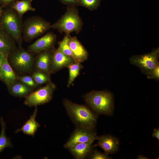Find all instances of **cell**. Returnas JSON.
<instances>
[{
	"instance_id": "cell-19",
	"label": "cell",
	"mask_w": 159,
	"mask_h": 159,
	"mask_svg": "<svg viewBox=\"0 0 159 159\" xmlns=\"http://www.w3.org/2000/svg\"><path fill=\"white\" fill-rule=\"evenodd\" d=\"M11 95L19 97H25L32 92L33 89L17 80L8 87Z\"/></svg>"
},
{
	"instance_id": "cell-33",
	"label": "cell",
	"mask_w": 159,
	"mask_h": 159,
	"mask_svg": "<svg viewBox=\"0 0 159 159\" xmlns=\"http://www.w3.org/2000/svg\"><path fill=\"white\" fill-rule=\"evenodd\" d=\"M138 159H148V158L143 155H140L138 156L137 158Z\"/></svg>"
},
{
	"instance_id": "cell-11",
	"label": "cell",
	"mask_w": 159,
	"mask_h": 159,
	"mask_svg": "<svg viewBox=\"0 0 159 159\" xmlns=\"http://www.w3.org/2000/svg\"><path fill=\"white\" fill-rule=\"evenodd\" d=\"M76 62L73 59L63 53L59 47L53 52L50 74H53Z\"/></svg>"
},
{
	"instance_id": "cell-1",
	"label": "cell",
	"mask_w": 159,
	"mask_h": 159,
	"mask_svg": "<svg viewBox=\"0 0 159 159\" xmlns=\"http://www.w3.org/2000/svg\"><path fill=\"white\" fill-rule=\"evenodd\" d=\"M63 103L68 115L78 127L93 130L97 117L89 109L67 99H64Z\"/></svg>"
},
{
	"instance_id": "cell-29",
	"label": "cell",
	"mask_w": 159,
	"mask_h": 159,
	"mask_svg": "<svg viewBox=\"0 0 159 159\" xmlns=\"http://www.w3.org/2000/svg\"><path fill=\"white\" fill-rule=\"evenodd\" d=\"M64 4L67 5L69 6H75L78 4L77 0H59Z\"/></svg>"
},
{
	"instance_id": "cell-15",
	"label": "cell",
	"mask_w": 159,
	"mask_h": 159,
	"mask_svg": "<svg viewBox=\"0 0 159 159\" xmlns=\"http://www.w3.org/2000/svg\"><path fill=\"white\" fill-rule=\"evenodd\" d=\"M98 145L109 154L116 152L118 148L119 141L116 137L110 135L98 136Z\"/></svg>"
},
{
	"instance_id": "cell-31",
	"label": "cell",
	"mask_w": 159,
	"mask_h": 159,
	"mask_svg": "<svg viewBox=\"0 0 159 159\" xmlns=\"http://www.w3.org/2000/svg\"><path fill=\"white\" fill-rule=\"evenodd\" d=\"M152 136L153 137L156 138L158 140H159V128L157 129L154 128L152 133Z\"/></svg>"
},
{
	"instance_id": "cell-22",
	"label": "cell",
	"mask_w": 159,
	"mask_h": 159,
	"mask_svg": "<svg viewBox=\"0 0 159 159\" xmlns=\"http://www.w3.org/2000/svg\"><path fill=\"white\" fill-rule=\"evenodd\" d=\"M0 123L1 126V131L0 135V153L5 148L12 147L9 138L5 135V122L3 117H0Z\"/></svg>"
},
{
	"instance_id": "cell-20",
	"label": "cell",
	"mask_w": 159,
	"mask_h": 159,
	"mask_svg": "<svg viewBox=\"0 0 159 159\" xmlns=\"http://www.w3.org/2000/svg\"><path fill=\"white\" fill-rule=\"evenodd\" d=\"M32 0H17L10 5V7L14 9L21 18L23 15L29 11H34L35 9L32 5Z\"/></svg>"
},
{
	"instance_id": "cell-6",
	"label": "cell",
	"mask_w": 159,
	"mask_h": 159,
	"mask_svg": "<svg viewBox=\"0 0 159 159\" xmlns=\"http://www.w3.org/2000/svg\"><path fill=\"white\" fill-rule=\"evenodd\" d=\"M159 49H154L151 52L144 54L135 55L130 59V63L138 67L142 72L149 78L153 69L159 65Z\"/></svg>"
},
{
	"instance_id": "cell-4",
	"label": "cell",
	"mask_w": 159,
	"mask_h": 159,
	"mask_svg": "<svg viewBox=\"0 0 159 159\" xmlns=\"http://www.w3.org/2000/svg\"><path fill=\"white\" fill-rule=\"evenodd\" d=\"M82 22L75 6H69L65 13L50 28L57 29L61 33L69 35L73 32L78 34L81 30Z\"/></svg>"
},
{
	"instance_id": "cell-17",
	"label": "cell",
	"mask_w": 159,
	"mask_h": 159,
	"mask_svg": "<svg viewBox=\"0 0 159 159\" xmlns=\"http://www.w3.org/2000/svg\"><path fill=\"white\" fill-rule=\"evenodd\" d=\"M92 143L90 142L79 143L68 149L75 158L83 159L90 153Z\"/></svg>"
},
{
	"instance_id": "cell-10",
	"label": "cell",
	"mask_w": 159,
	"mask_h": 159,
	"mask_svg": "<svg viewBox=\"0 0 159 159\" xmlns=\"http://www.w3.org/2000/svg\"><path fill=\"white\" fill-rule=\"evenodd\" d=\"M56 39V35L51 32L47 33L28 47V51L33 54L52 49Z\"/></svg>"
},
{
	"instance_id": "cell-9",
	"label": "cell",
	"mask_w": 159,
	"mask_h": 159,
	"mask_svg": "<svg viewBox=\"0 0 159 159\" xmlns=\"http://www.w3.org/2000/svg\"><path fill=\"white\" fill-rule=\"evenodd\" d=\"M98 136L92 130L78 127L74 130L64 147L69 149L75 145L88 142L93 143Z\"/></svg>"
},
{
	"instance_id": "cell-34",
	"label": "cell",
	"mask_w": 159,
	"mask_h": 159,
	"mask_svg": "<svg viewBox=\"0 0 159 159\" xmlns=\"http://www.w3.org/2000/svg\"><path fill=\"white\" fill-rule=\"evenodd\" d=\"M3 10L2 9V6L0 5V20L1 16L2 15V14L3 12Z\"/></svg>"
},
{
	"instance_id": "cell-35",
	"label": "cell",
	"mask_w": 159,
	"mask_h": 159,
	"mask_svg": "<svg viewBox=\"0 0 159 159\" xmlns=\"http://www.w3.org/2000/svg\"><path fill=\"white\" fill-rule=\"evenodd\" d=\"M78 0H77V1H78Z\"/></svg>"
},
{
	"instance_id": "cell-30",
	"label": "cell",
	"mask_w": 159,
	"mask_h": 159,
	"mask_svg": "<svg viewBox=\"0 0 159 159\" xmlns=\"http://www.w3.org/2000/svg\"><path fill=\"white\" fill-rule=\"evenodd\" d=\"M18 0H0V4L3 6H9L14 2Z\"/></svg>"
},
{
	"instance_id": "cell-23",
	"label": "cell",
	"mask_w": 159,
	"mask_h": 159,
	"mask_svg": "<svg viewBox=\"0 0 159 159\" xmlns=\"http://www.w3.org/2000/svg\"><path fill=\"white\" fill-rule=\"evenodd\" d=\"M70 36V35H66L63 39L58 42V47L63 53L71 57L75 61L74 57L69 45Z\"/></svg>"
},
{
	"instance_id": "cell-24",
	"label": "cell",
	"mask_w": 159,
	"mask_h": 159,
	"mask_svg": "<svg viewBox=\"0 0 159 159\" xmlns=\"http://www.w3.org/2000/svg\"><path fill=\"white\" fill-rule=\"evenodd\" d=\"M32 77L38 85H42L50 81L49 75L39 70L34 72Z\"/></svg>"
},
{
	"instance_id": "cell-16",
	"label": "cell",
	"mask_w": 159,
	"mask_h": 159,
	"mask_svg": "<svg viewBox=\"0 0 159 159\" xmlns=\"http://www.w3.org/2000/svg\"><path fill=\"white\" fill-rule=\"evenodd\" d=\"M37 112V109L36 107L33 114L30 116V118L21 128L17 129L15 132L18 133L21 131L25 134L34 136L38 129L40 126L36 120Z\"/></svg>"
},
{
	"instance_id": "cell-13",
	"label": "cell",
	"mask_w": 159,
	"mask_h": 159,
	"mask_svg": "<svg viewBox=\"0 0 159 159\" xmlns=\"http://www.w3.org/2000/svg\"><path fill=\"white\" fill-rule=\"evenodd\" d=\"M8 57L5 56L0 68V80L7 87L17 81V76L8 62Z\"/></svg>"
},
{
	"instance_id": "cell-18",
	"label": "cell",
	"mask_w": 159,
	"mask_h": 159,
	"mask_svg": "<svg viewBox=\"0 0 159 159\" xmlns=\"http://www.w3.org/2000/svg\"><path fill=\"white\" fill-rule=\"evenodd\" d=\"M13 40L6 32L0 29V52L9 56L16 48Z\"/></svg>"
},
{
	"instance_id": "cell-21",
	"label": "cell",
	"mask_w": 159,
	"mask_h": 159,
	"mask_svg": "<svg viewBox=\"0 0 159 159\" xmlns=\"http://www.w3.org/2000/svg\"><path fill=\"white\" fill-rule=\"evenodd\" d=\"M83 66L81 63L75 62L69 65L67 68L69 71V77L67 87H69L79 75L81 69Z\"/></svg>"
},
{
	"instance_id": "cell-14",
	"label": "cell",
	"mask_w": 159,
	"mask_h": 159,
	"mask_svg": "<svg viewBox=\"0 0 159 159\" xmlns=\"http://www.w3.org/2000/svg\"><path fill=\"white\" fill-rule=\"evenodd\" d=\"M69 45L76 62L81 63L87 59L88 53L76 37L70 36Z\"/></svg>"
},
{
	"instance_id": "cell-2",
	"label": "cell",
	"mask_w": 159,
	"mask_h": 159,
	"mask_svg": "<svg viewBox=\"0 0 159 159\" xmlns=\"http://www.w3.org/2000/svg\"><path fill=\"white\" fill-rule=\"evenodd\" d=\"M21 18L17 12L10 7L3 11L0 20L2 28L20 47L22 42L23 24Z\"/></svg>"
},
{
	"instance_id": "cell-32",
	"label": "cell",
	"mask_w": 159,
	"mask_h": 159,
	"mask_svg": "<svg viewBox=\"0 0 159 159\" xmlns=\"http://www.w3.org/2000/svg\"><path fill=\"white\" fill-rule=\"evenodd\" d=\"M6 55L2 52H0V68L1 66L2 63L4 60V59Z\"/></svg>"
},
{
	"instance_id": "cell-7",
	"label": "cell",
	"mask_w": 159,
	"mask_h": 159,
	"mask_svg": "<svg viewBox=\"0 0 159 159\" xmlns=\"http://www.w3.org/2000/svg\"><path fill=\"white\" fill-rule=\"evenodd\" d=\"M9 57L14 67L22 72L30 71L33 67L35 60L32 53L20 47L19 49L15 48Z\"/></svg>"
},
{
	"instance_id": "cell-5",
	"label": "cell",
	"mask_w": 159,
	"mask_h": 159,
	"mask_svg": "<svg viewBox=\"0 0 159 159\" xmlns=\"http://www.w3.org/2000/svg\"><path fill=\"white\" fill-rule=\"evenodd\" d=\"M51 25L49 22L39 16L30 18L23 25V37L26 41L32 40L48 30L51 28Z\"/></svg>"
},
{
	"instance_id": "cell-12",
	"label": "cell",
	"mask_w": 159,
	"mask_h": 159,
	"mask_svg": "<svg viewBox=\"0 0 159 159\" xmlns=\"http://www.w3.org/2000/svg\"><path fill=\"white\" fill-rule=\"evenodd\" d=\"M53 52L51 49L42 51L38 54L35 60V66L37 70L50 75Z\"/></svg>"
},
{
	"instance_id": "cell-28",
	"label": "cell",
	"mask_w": 159,
	"mask_h": 159,
	"mask_svg": "<svg viewBox=\"0 0 159 159\" xmlns=\"http://www.w3.org/2000/svg\"><path fill=\"white\" fill-rule=\"evenodd\" d=\"M159 65L157 66L152 71L149 78H154L158 80Z\"/></svg>"
},
{
	"instance_id": "cell-26",
	"label": "cell",
	"mask_w": 159,
	"mask_h": 159,
	"mask_svg": "<svg viewBox=\"0 0 159 159\" xmlns=\"http://www.w3.org/2000/svg\"><path fill=\"white\" fill-rule=\"evenodd\" d=\"M17 80L20 81L32 89L36 87L38 84L35 82L32 77L25 75L17 77Z\"/></svg>"
},
{
	"instance_id": "cell-27",
	"label": "cell",
	"mask_w": 159,
	"mask_h": 159,
	"mask_svg": "<svg viewBox=\"0 0 159 159\" xmlns=\"http://www.w3.org/2000/svg\"><path fill=\"white\" fill-rule=\"evenodd\" d=\"M91 159H108L111 158L106 153H101L97 150H94L90 158Z\"/></svg>"
},
{
	"instance_id": "cell-3",
	"label": "cell",
	"mask_w": 159,
	"mask_h": 159,
	"mask_svg": "<svg viewBox=\"0 0 159 159\" xmlns=\"http://www.w3.org/2000/svg\"><path fill=\"white\" fill-rule=\"evenodd\" d=\"M84 98L90 107L97 113L105 115H110L112 113L113 100L110 92L92 91L85 94Z\"/></svg>"
},
{
	"instance_id": "cell-8",
	"label": "cell",
	"mask_w": 159,
	"mask_h": 159,
	"mask_svg": "<svg viewBox=\"0 0 159 159\" xmlns=\"http://www.w3.org/2000/svg\"><path fill=\"white\" fill-rule=\"evenodd\" d=\"M55 88V85L50 81L44 86L26 96L24 104L29 107H37L47 103L52 99Z\"/></svg>"
},
{
	"instance_id": "cell-25",
	"label": "cell",
	"mask_w": 159,
	"mask_h": 159,
	"mask_svg": "<svg viewBox=\"0 0 159 159\" xmlns=\"http://www.w3.org/2000/svg\"><path fill=\"white\" fill-rule=\"evenodd\" d=\"M101 0H78V4L91 10L97 9Z\"/></svg>"
}]
</instances>
